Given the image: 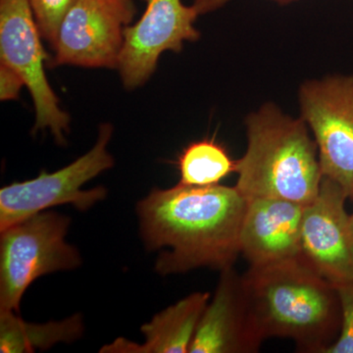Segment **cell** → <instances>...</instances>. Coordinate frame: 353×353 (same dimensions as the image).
I'll use <instances>...</instances> for the list:
<instances>
[{
    "instance_id": "6da1fadb",
    "label": "cell",
    "mask_w": 353,
    "mask_h": 353,
    "mask_svg": "<svg viewBox=\"0 0 353 353\" xmlns=\"http://www.w3.org/2000/svg\"><path fill=\"white\" fill-rule=\"evenodd\" d=\"M248 201L236 187L215 185L152 190L137 203L146 250H164L155 262L162 276L199 268L223 271L241 255V223Z\"/></svg>"
},
{
    "instance_id": "7a4b0ae2",
    "label": "cell",
    "mask_w": 353,
    "mask_h": 353,
    "mask_svg": "<svg viewBox=\"0 0 353 353\" xmlns=\"http://www.w3.org/2000/svg\"><path fill=\"white\" fill-rule=\"evenodd\" d=\"M241 277L252 324L262 341L290 339L297 352L325 353L338 339L341 313L336 287L301 256L250 267Z\"/></svg>"
},
{
    "instance_id": "3957f363",
    "label": "cell",
    "mask_w": 353,
    "mask_h": 353,
    "mask_svg": "<svg viewBox=\"0 0 353 353\" xmlns=\"http://www.w3.org/2000/svg\"><path fill=\"white\" fill-rule=\"evenodd\" d=\"M246 150L236 160L234 187L246 201L279 199L305 206L319 194L323 180L314 138L301 117L265 103L245 121Z\"/></svg>"
},
{
    "instance_id": "277c9868",
    "label": "cell",
    "mask_w": 353,
    "mask_h": 353,
    "mask_svg": "<svg viewBox=\"0 0 353 353\" xmlns=\"http://www.w3.org/2000/svg\"><path fill=\"white\" fill-rule=\"evenodd\" d=\"M71 218L43 211L0 232V312L19 313L26 290L41 276L83 263L67 243Z\"/></svg>"
},
{
    "instance_id": "5b68a950",
    "label": "cell",
    "mask_w": 353,
    "mask_h": 353,
    "mask_svg": "<svg viewBox=\"0 0 353 353\" xmlns=\"http://www.w3.org/2000/svg\"><path fill=\"white\" fill-rule=\"evenodd\" d=\"M112 134L110 124H102L94 148L68 166L53 173L43 171L32 180L2 188L0 232L54 206L71 204L78 210L87 211L104 201L108 196L105 188L83 190L82 187L112 168L114 159L108 150Z\"/></svg>"
},
{
    "instance_id": "8992f818",
    "label": "cell",
    "mask_w": 353,
    "mask_h": 353,
    "mask_svg": "<svg viewBox=\"0 0 353 353\" xmlns=\"http://www.w3.org/2000/svg\"><path fill=\"white\" fill-rule=\"evenodd\" d=\"M301 119L317 145L323 178L353 201V76L333 75L299 88Z\"/></svg>"
},
{
    "instance_id": "52a82bcc",
    "label": "cell",
    "mask_w": 353,
    "mask_h": 353,
    "mask_svg": "<svg viewBox=\"0 0 353 353\" xmlns=\"http://www.w3.org/2000/svg\"><path fill=\"white\" fill-rule=\"evenodd\" d=\"M29 0H0L1 63L19 74L31 92L36 111L34 132L50 130L59 145L69 132L70 117L53 92L44 62L48 59Z\"/></svg>"
},
{
    "instance_id": "ba28073f",
    "label": "cell",
    "mask_w": 353,
    "mask_h": 353,
    "mask_svg": "<svg viewBox=\"0 0 353 353\" xmlns=\"http://www.w3.org/2000/svg\"><path fill=\"white\" fill-rule=\"evenodd\" d=\"M136 12L134 0H77L60 25L52 64L118 68Z\"/></svg>"
},
{
    "instance_id": "9c48e42d",
    "label": "cell",
    "mask_w": 353,
    "mask_h": 353,
    "mask_svg": "<svg viewBox=\"0 0 353 353\" xmlns=\"http://www.w3.org/2000/svg\"><path fill=\"white\" fill-rule=\"evenodd\" d=\"M145 12L134 25L125 29L119 58L123 85L134 90L154 73L165 51L180 52L185 41H196L201 32L194 27L199 17L192 6L182 0H143Z\"/></svg>"
},
{
    "instance_id": "30bf717a",
    "label": "cell",
    "mask_w": 353,
    "mask_h": 353,
    "mask_svg": "<svg viewBox=\"0 0 353 353\" xmlns=\"http://www.w3.org/2000/svg\"><path fill=\"white\" fill-rule=\"evenodd\" d=\"M340 185L323 178L319 194L304 206L301 257L325 280L338 285L353 280V236L347 201Z\"/></svg>"
},
{
    "instance_id": "8fae6325",
    "label": "cell",
    "mask_w": 353,
    "mask_h": 353,
    "mask_svg": "<svg viewBox=\"0 0 353 353\" xmlns=\"http://www.w3.org/2000/svg\"><path fill=\"white\" fill-rule=\"evenodd\" d=\"M262 343L252 324L243 277L234 267L221 271L189 353H254Z\"/></svg>"
},
{
    "instance_id": "7c38bea8",
    "label": "cell",
    "mask_w": 353,
    "mask_h": 353,
    "mask_svg": "<svg viewBox=\"0 0 353 353\" xmlns=\"http://www.w3.org/2000/svg\"><path fill=\"white\" fill-rule=\"evenodd\" d=\"M303 211L301 204L285 199L248 201L240 248L250 267L270 266L301 256Z\"/></svg>"
},
{
    "instance_id": "4fadbf2b",
    "label": "cell",
    "mask_w": 353,
    "mask_h": 353,
    "mask_svg": "<svg viewBox=\"0 0 353 353\" xmlns=\"http://www.w3.org/2000/svg\"><path fill=\"white\" fill-rule=\"evenodd\" d=\"M209 292H192L160 311L143 325L145 343L117 339L99 352L105 353H189L202 314L210 301Z\"/></svg>"
},
{
    "instance_id": "5bb4252c",
    "label": "cell",
    "mask_w": 353,
    "mask_h": 353,
    "mask_svg": "<svg viewBox=\"0 0 353 353\" xmlns=\"http://www.w3.org/2000/svg\"><path fill=\"white\" fill-rule=\"evenodd\" d=\"M18 313L0 312V352L24 353L46 350L57 343H71L82 338V315L60 321L34 324L21 319Z\"/></svg>"
},
{
    "instance_id": "9a60e30c",
    "label": "cell",
    "mask_w": 353,
    "mask_h": 353,
    "mask_svg": "<svg viewBox=\"0 0 353 353\" xmlns=\"http://www.w3.org/2000/svg\"><path fill=\"white\" fill-rule=\"evenodd\" d=\"M181 185L209 187L219 185L230 174L236 173V160L226 148L212 139H202L188 145L178 159Z\"/></svg>"
},
{
    "instance_id": "2e32d148",
    "label": "cell",
    "mask_w": 353,
    "mask_h": 353,
    "mask_svg": "<svg viewBox=\"0 0 353 353\" xmlns=\"http://www.w3.org/2000/svg\"><path fill=\"white\" fill-rule=\"evenodd\" d=\"M77 0H29L41 37L54 46L60 25Z\"/></svg>"
},
{
    "instance_id": "e0dca14e",
    "label": "cell",
    "mask_w": 353,
    "mask_h": 353,
    "mask_svg": "<svg viewBox=\"0 0 353 353\" xmlns=\"http://www.w3.org/2000/svg\"><path fill=\"white\" fill-rule=\"evenodd\" d=\"M334 287L340 299L341 331L325 353H353V280Z\"/></svg>"
},
{
    "instance_id": "ac0fdd59",
    "label": "cell",
    "mask_w": 353,
    "mask_h": 353,
    "mask_svg": "<svg viewBox=\"0 0 353 353\" xmlns=\"http://www.w3.org/2000/svg\"><path fill=\"white\" fill-rule=\"evenodd\" d=\"M25 83L17 72L10 67L0 65V99L1 101H13L19 97L20 90Z\"/></svg>"
},
{
    "instance_id": "d6986e66",
    "label": "cell",
    "mask_w": 353,
    "mask_h": 353,
    "mask_svg": "<svg viewBox=\"0 0 353 353\" xmlns=\"http://www.w3.org/2000/svg\"><path fill=\"white\" fill-rule=\"evenodd\" d=\"M229 1H231V0H194L192 6L194 7L197 15L199 16L217 10ZM273 1L281 4H287L290 2L296 1V0H273Z\"/></svg>"
},
{
    "instance_id": "ffe728a7",
    "label": "cell",
    "mask_w": 353,
    "mask_h": 353,
    "mask_svg": "<svg viewBox=\"0 0 353 353\" xmlns=\"http://www.w3.org/2000/svg\"><path fill=\"white\" fill-rule=\"evenodd\" d=\"M350 231H352V234L353 236V212H352V214L350 215Z\"/></svg>"
}]
</instances>
